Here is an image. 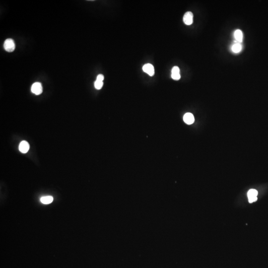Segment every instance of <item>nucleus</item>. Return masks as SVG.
Masks as SVG:
<instances>
[{"label": "nucleus", "mask_w": 268, "mask_h": 268, "mask_svg": "<svg viewBox=\"0 0 268 268\" xmlns=\"http://www.w3.org/2000/svg\"><path fill=\"white\" fill-rule=\"evenodd\" d=\"M4 47L5 50L8 52H12L16 48V45L13 39L11 38H9L5 40Z\"/></svg>", "instance_id": "nucleus-1"}, {"label": "nucleus", "mask_w": 268, "mask_h": 268, "mask_svg": "<svg viewBox=\"0 0 268 268\" xmlns=\"http://www.w3.org/2000/svg\"><path fill=\"white\" fill-rule=\"evenodd\" d=\"M31 91L32 93L36 95H40L43 92L42 86L40 83L36 82L32 85Z\"/></svg>", "instance_id": "nucleus-2"}, {"label": "nucleus", "mask_w": 268, "mask_h": 268, "mask_svg": "<svg viewBox=\"0 0 268 268\" xmlns=\"http://www.w3.org/2000/svg\"><path fill=\"white\" fill-rule=\"evenodd\" d=\"M258 194V191L255 189H250L248 192V198L250 203H252L257 201Z\"/></svg>", "instance_id": "nucleus-3"}, {"label": "nucleus", "mask_w": 268, "mask_h": 268, "mask_svg": "<svg viewBox=\"0 0 268 268\" xmlns=\"http://www.w3.org/2000/svg\"><path fill=\"white\" fill-rule=\"evenodd\" d=\"M183 22L187 25H191L193 22V14L191 11H187L183 17Z\"/></svg>", "instance_id": "nucleus-4"}, {"label": "nucleus", "mask_w": 268, "mask_h": 268, "mask_svg": "<svg viewBox=\"0 0 268 268\" xmlns=\"http://www.w3.org/2000/svg\"><path fill=\"white\" fill-rule=\"evenodd\" d=\"M143 70L150 76H153L154 75V66L151 64H146L143 67Z\"/></svg>", "instance_id": "nucleus-5"}, {"label": "nucleus", "mask_w": 268, "mask_h": 268, "mask_svg": "<svg viewBox=\"0 0 268 268\" xmlns=\"http://www.w3.org/2000/svg\"><path fill=\"white\" fill-rule=\"evenodd\" d=\"M29 144L25 141L22 142L19 145V150L23 154H26L29 149Z\"/></svg>", "instance_id": "nucleus-6"}, {"label": "nucleus", "mask_w": 268, "mask_h": 268, "mask_svg": "<svg viewBox=\"0 0 268 268\" xmlns=\"http://www.w3.org/2000/svg\"><path fill=\"white\" fill-rule=\"evenodd\" d=\"M183 120L187 124L191 125L194 122V117L192 113H187L184 116Z\"/></svg>", "instance_id": "nucleus-7"}, {"label": "nucleus", "mask_w": 268, "mask_h": 268, "mask_svg": "<svg viewBox=\"0 0 268 268\" xmlns=\"http://www.w3.org/2000/svg\"><path fill=\"white\" fill-rule=\"evenodd\" d=\"M234 36L235 39L239 42H241L243 40V33L241 30L237 29L234 32Z\"/></svg>", "instance_id": "nucleus-8"}, {"label": "nucleus", "mask_w": 268, "mask_h": 268, "mask_svg": "<svg viewBox=\"0 0 268 268\" xmlns=\"http://www.w3.org/2000/svg\"><path fill=\"white\" fill-rule=\"evenodd\" d=\"M40 201L43 204H50L53 201V198L50 196H45V197L41 198Z\"/></svg>", "instance_id": "nucleus-9"}, {"label": "nucleus", "mask_w": 268, "mask_h": 268, "mask_svg": "<svg viewBox=\"0 0 268 268\" xmlns=\"http://www.w3.org/2000/svg\"><path fill=\"white\" fill-rule=\"evenodd\" d=\"M242 46L240 43H235L232 46V52L235 53H238L241 51Z\"/></svg>", "instance_id": "nucleus-10"}, {"label": "nucleus", "mask_w": 268, "mask_h": 268, "mask_svg": "<svg viewBox=\"0 0 268 268\" xmlns=\"http://www.w3.org/2000/svg\"><path fill=\"white\" fill-rule=\"evenodd\" d=\"M103 85V83L102 81L96 80V82L94 83V86L96 89H101L102 88Z\"/></svg>", "instance_id": "nucleus-11"}, {"label": "nucleus", "mask_w": 268, "mask_h": 268, "mask_svg": "<svg viewBox=\"0 0 268 268\" xmlns=\"http://www.w3.org/2000/svg\"><path fill=\"white\" fill-rule=\"evenodd\" d=\"M171 78L174 80H178L180 79L181 75L180 74H171Z\"/></svg>", "instance_id": "nucleus-12"}, {"label": "nucleus", "mask_w": 268, "mask_h": 268, "mask_svg": "<svg viewBox=\"0 0 268 268\" xmlns=\"http://www.w3.org/2000/svg\"><path fill=\"white\" fill-rule=\"evenodd\" d=\"M171 73L172 74H180V69L178 67L174 66L172 69Z\"/></svg>", "instance_id": "nucleus-13"}, {"label": "nucleus", "mask_w": 268, "mask_h": 268, "mask_svg": "<svg viewBox=\"0 0 268 268\" xmlns=\"http://www.w3.org/2000/svg\"><path fill=\"white\" fill-rule=\"evenodd\" d=\"M103 75H101V74H100V75H97V78H96V80H99V81H102V82H103Z\"/></svg>", "instance_id": "nucleus-14"}]
</instances>
